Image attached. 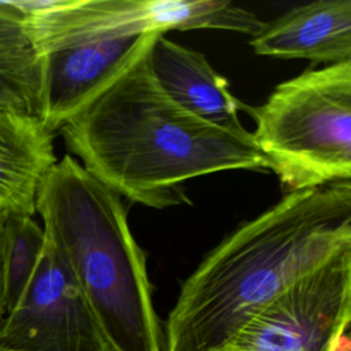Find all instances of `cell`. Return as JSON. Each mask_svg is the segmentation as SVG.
I'll list each match as a JSON object with an SVG mask.
<instances>
[{"mask_svg":"<svg viewBox=\"0 0 351 351\" xmlns=\"http://www.w3.org/2000/svg\"><path fill=\"white\" fill-rule=\"evenodd\" d=\"M56 162L53 133L41 119L0 108V208L33 217L40 185Z\"/></svg>","mask_w":351,"mask_h":351,"instance_id":"11","label":"cell"},{"mask_svg":"<svg viewBox=\"0 0 351 351\" xmlns=\"http://www.w3.org/2000/svg\"><path fill=\"white\" fill-rule=\"evenodd\" d=\"M351 319V247L258 311L221 351H335Z\"/></svg>","mask_w":351,"mask_h":351,"instance_id":"6","label":"cell"},{"mask_svg":"<svg viewBox=\"0 0 351 351\" xmlns=\"http://www.w3.org/2000/svg\"><path fill=\"white\" fill-rule=\"evenodd\" d=\"M244 108L287 192L351 181V60L304 71Z\"/></svg>","mask_w":351,"mask_h":351,"instance_id":"4","label":"cell"},{"mask_svg":"<svg viewBox=\"0 0 351 351\" xmlns=\"http://www.w3.org/2000/svg\"><path fill=\"white\" fill-rule=\"evenodd\" d=\"M351 247V181L287 192L241 223L184 281L165 351H221L258 311Z\"/></svg>","mask_w":351,"mask_h":351,"instance_id":"1","label":"cell"},{"mask_svg":"<svg viewBox=\"0 0 351 351\" xmlns=\"http://www.w3.org/2000/svg\"><path fill=\"white\" fill-rule=\"evenodd\" d=\"M7 310H11L38 265L45 234L33 217L7 214Z\"/></svg>","mask_w":351,"mask_h":351,"instance_id":"13","label":"cell"},{"mask_svg":"<svg viewBox=\"0 0 351 351\" xmlns=\"http://www.w3.org/2000/svg\"><path fill=\"white\" fill-rule=\"evenodd\" d=\"M36 213L84 292L106 343L114 351H162L145 254L121 197L66 154L41 182Z\"/></svg>","mask_w":351,"mask_h":351,"instance_id":"3","label":"cell"},{"mask_svg":"<svg viewBox=\"0 0 351 351\" xmlns=\"http://www.w3.org/2000/svg\"><path fill=\"white\" fill-rule=\"evenodd\" d=\"M148 66L162 90L185 111L228 132L250 133L239 118L244 104L202 52L165 34L156 36L148 51Z\"/></svg>","mask_w":351,"mask_h":351,"instance_id":"9","label":"cell"},{"mask_svg":"<svg viewBox=\"0 0 351 351\" xmlns=\"http://www.w3.org/2000/svg\"><path fill=\"white\" fill-rule=\"evenodd\" d=\"M107 346L84 292L45 237L30 282L0 321V350L101 351Z\"/></svg>","mask_w":351,"mask_h":351,"instance_id":"7","label":"cell"},{"mask_svg":"<svg viewBox=\"0 0 351 351\" xmlns=\"http://www.w3.org/2000/svg\"><path fill=\"white\" fill-rule=\"evenodd\" d=\"M0 351H7V350H0ZM101 351H114V350H112L110 346H107V347H104Z\"/></svg>","mask_w":351,"mask_h":351,"instance_id":"15","label":"cell"},{"mask_svg":"<svg viewBox=\"0 0 351 351\" xmlns=\"http://www.w3.org/2000/svg\"><path fill=\"white\" fill-rule=\"evenodd\" d=\"M258 55L308 59L328 64L351 60V0H317L298 5L252 36Z\"/></svg>","mask_w":351,"mask_h":351,"instance_id":"10","label":"cell"},{"mask_svg":"<svg viewBox=\"0 0 351 351\" xmlns=\"http://www.w3.org/2000/svg\"><path fill=\"white\" fill-rule=\"evenodd\" d=\"M148 51L59 130L92 177L119 197L163 210L189 203L192 178L270 170L251 132H228L177 106L155 81Z\"/></svg>","mask_w":351,"mask_h":351,"instance_id":"2","label":"cell"},{"mask_svg":"<svg viewBox=\"0 0 351 351\" xmlns=\"http://www.w3.org/2000/svg\"><path fill=\"white\" fill-rule=\"evenodd\" d=\"M7 214L0 208V321L7 310Z\"/></svg>","mask_w":351,"mask_h":351,"instance_id":"14","label":"cell"},{"mask_svg":"<svg viewBox=\"0 0 351 351\" xmlns=\"http://www.w3.org/2000/svg\"><path fill=\"white\" fill-rule=\"evenodd\" d=\"M37 52L107 40L219 29L255 36L265 25L226 0H27L15 1Z\"/></svg>","mask_w":351,"mask_h":351,"instance_id":"5","label":"cell"},{"mask_svg":"<svg viewBox=\"0 0 351 351\" xmlns=\"http://www.w3.org/2000/svg\"><path fill=\"white\" fill-rule=\"evenodd\" d=\"M15 1H0V108L44 122L45 62L30 41Z\"/></svg>","mask_w":351,"mask_h":351,"instance_id":"12","label":"cell"},{"mask_svg":"<svg viewBox=\"0 0 351 351\" xmlns=\"http://www.w3.org/2000/svg\"><path fill=\"white\" fill-rule=\"evenodd\" d=\"M158 34L107 40L48 52L44 125L55 133L141 58Z\"/></svg>","mask_w":351,"mask_h":351,"instance_id":"8","label":"cell"}]
</instances>
